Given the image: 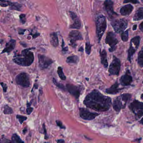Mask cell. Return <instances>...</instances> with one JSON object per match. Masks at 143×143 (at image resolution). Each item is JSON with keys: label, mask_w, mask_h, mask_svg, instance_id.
I'll use <instances>...</instances> for the list:
<instances>
[{"label": "cell", "mask_w": 143, "mask_h": 143, "mask_svg": "<svg viewBox=\"0 0 143 143\" xmlns=\"http://www.w3.org/2000/svg\"><path fill=\"white\" fill-rule=\"evenodd\" d=\"M83 103L86 107L98 112L108 110L112 105L110 97L104 95L97 90H94L88 94Z\"/></svg>", "instance_id": "cell-1"}, {"label": "cell", "mask_w": 143, "mask_h": 143, "mask_svg": "<svg viewBox=\"0 0 143 143\" xmlns=\"http://www.w3.org/2000/svg\"><path fill=\"white\" fill-rule=\"evenodd\" d=\"M33 48L22 50L21 54H16L13 56V61L17 65L22 66H29L34 61V55L30 50Z\"/></svg>", "instance_id": "cell-2"}, {"label": "cell", "mask_w": 143, "mask_h": 143, "mask_svg": "<svg viewBox=\"0 0 143 143\" xmlns=\"http://www.w3.org/2000/svg\"><path fill=\"white\" fill-rule=\"evenodd\" d=\"M96 26L97 36L99 42L107 28V21L104 16L100 15L97 18Z\"/></svg>", "instance_id": "cell-3"}, {"label": "cell", "mask_w": 143, "mask_h": 143, "mask_svg": "<svg viewBox=\"0 0 143 143\" xmlns=\"http://www.w3.org/2000/svg\"><path fill=\"white\" fill-rule=\"evenodd\" d=\"M111 25L115 33H120L123 32L127 27L128 21L125 19H116L111 22Z\"/></svg>", "instance_id": "cell-4"}, {"label": "cell", "mask_w": 143, "mask_h": 143, "mask_svg": "<svg viewBox=\"0 0 143 143\" xmlns=\"http://www.w3.org/2000/svg\"><path fill=\"white\" fill-rule=\"evenodd\" d=\"M129 109L135 114L138 119L143 116V102L134 100L129 105Z\"/></svg>", "instance_id": "cell-5"}, {"label": "cell", "mask_w": 143, "mask_h": 143, "mask_svg": "<svg viewBox=\"0 0 143 143\" xmlns=\"http://www.w3.org/2000/svg\"><path fill=\"white\" fill-rule=\"evenodd\" d=\"M140 42V37L137 36L132 38L130 42V48L128 50V60L131 62L132 57L139 48Z\"/></svg>", "instance_id": "cell-6"}, {"label": "cell", "mask_w": 143, "mask_h": 143, "mask_svg": "<svg viewBox=\"0 0 143 143\" xmlns=\"http://www.w3.org/2000/svg\"><path fill=\"white\" fill-rule=\"evenodd\" d=\"M16 82L18 85L24 88L29 87L30 85L29 75L25 72H22L16 77Z\"/></svg>", "instance_id": "cell-7"}, {"label": "cell", "mask_w": 143, "mask_h": 143, "mask_svg": "<svg viewBox=\"0 0 143 143\" xmlns=\"http://www.w3.org/2000/svg\"><path fill=\"white\" fill-rule=\"evenodd\" d=\"M105 42L109 45L110 48L109 51L113 52L116 50V45L118 43V40L116 34L113 32L107 33L105 38Z\"/></svg>", "instance_id": "cell-8"}, {"label": "cell", "mask_w": 143, "mask_h": 143, "mask_svg": "<svg viewBox=\"0 0 143 143\" xmlns=\"http://www.w3.org/2000/svg\"><path fill=\"white\" fill-rule=\"evenodd\" d=\"M121 63L120 60L115 56H113V60L109 67V71L110 75L118 76L120 70Z\"/></svg>", "instance_id": "cell-9"}, {"label": "cell", "mask_w": 143, "mask_h": 143, "mask_svg": "<svg viewBox=\"0 0 143 143\" xmlns=\"http://www.w3.org/2000/svg\"><path fill=\"white\" fill-rule=\"evenodd\" d=\"M38 58L39 67L41 69H47L53 63V61L50 58L43 55L38 54Z\"/></svg>", "instance_id": "cell-10"}, {"label": "cell", "mask_w": 143, "mask_h": 143, "mask_svg": "<svg viewBox=\"0 0 143 143\" xmlns=\"http://www.w3.org/2000/svg\"><path fill=\"white\" fill-rule=\"evenodd\" d=\"M99 114L97 113H92L85 108H79V115L81 118L85 120H92L98 116Z\"/></svg>", "instance_id": "cell-11"}, {"label": "cell", "mask_w": 143, "mask_h": 143, "mask_svg": "<svg viewBox=\"0 0 143 143\" xmlns=\"http://www.w3.org/2000/svg\"><path fill=\"white\" fill-rule=\"evenodd\" d=\"M69 36L70 39V45L74 48H76V41L83 39L81 33L78 31H71L69 33Z\"/></svg>", "instance_id": "cell-12"}, {"label": "cell", "mask_w": 143, "mask_h": 143, "mask_svg": "<svg viewBox=\"0 0 143 143\" xmlns=\"http://www.w3.org/2000/svg\"><path fill=\"white\" fill-rule=\"evenodd\" d=\"M104 9L107 12L108 17L112 18L114 16L118 15L114 11L113 2L112 0H106L104 3Z\"/></svg>", "instance_id": "cell-13"}, {"label": "cell", "mask_w": 143, "mask_h": 143, "mask_svg": "<svg viewBox=\"0 0 143 143\" xmlns=\"http://www.w3.org/2000/svg\"><path fill=\"white\" fill-rule=\"evenodd\" d=\"M0 6L5 7L8 6L10 7V9L21 11L22 5L17 2H12L7 0H0Z\"/></svg>", "instance_id": "cell-14"}, {"label": "cell", "mask_w": 143, "mask_h": 143, "mask_svg": "<svg viewBox=\"0 0 143 143\" xmlns=\"http://www.w3.org/2000/svg\"><path fill=\"white\" fill-rule=\"evenodd\" d=\"M68 91L70 94L74 96L76 99H78L81 92V89L80 86H76L72 84H66V86Z\"/></svg>", "instance_id": "cell-15"}, {"label": "cell", "mask_w": 143, "mask_h": 143, "mask_svg": "<svg viewBox=\"0 0 143 143\" xmlns=\"http://www.w3.org/2000/svg\"><path fill=\"white\" fill-rule=\"evenodd\" d=\"M126 105V103L122 100L120 96L116 97L113 103V108L117 112H120L121 109L125 108Z\"/></svg>", "instance_id": "cell-16"}, {"label": "cell", "mask_w": 143, "mask_h": 143, "mask_svg": "<svg viewBox=\"0 0 143 143\" xmlns=\"http://www.w3.org/2000/svg\"><path fill=\"white\" fill-rule=\"evenodd\" d=\"M133 81V78L131 75L130 71L127 70L125 74L122 76L120 78V84L123 86H128L131 84Z\"/></svg>", "instance_id": "cell-17"}, {"label": "cell", "mask_w": 143, "mask_h": 143, "mask_svg": "<svg viewBox=\"0 0 143 143\" xmlns=\"http://www.w3.org/2000/svg\"><path fill=\"white\" fill-rule=\"evenodd\" d=\"M70 15L73 21V23L70 25V28L77 29H80L81 27V22L78 16L74 12H70Z\"/></svg>", "instance_id": "cell-18"}, {"label": "cell", "mask_w": 143, "mask_h": 143, "mask_svg": "<svg viewBox=\"0 0 143 143\" xmlns=\"http://www.w3.org/2000/svg\"><path fill=\"white\" fill-rule=\"evenodd\" d=\"M16 43V41L14 40H11L8 42H7L5 48L2 51L1 54L4 53H9L11 52L13 50L15 47Z\"/></svg>", "instance_id": "cell-19"}, {"label": "cell", "mask_w": 143, "mask_h": 143, "mask_svg": "<svg viewBox=\"0 0 143 143\" xmlns=\"http://www.w3.org/2000/svg\"><path fill=\"white\" fill-rule=\"evenodd\" d=\"M119 84L118 82H115L114 84H113L110 87L106 90V92L107 94H115L118 93L120 90H123L122 88H120L119 87Z\"/></svg>", "instance_id": "cell-20"}, {"label": "cell", "mask_w": 143, "mask_h": 143, "mask_svg": "<svg viewBox=\"0 0 143 143\" xmlns=\"http://www.w3.org/2000/svg\"><path fill=\"white\" fill-rule=\"evenodd\" d=\"M134 9V7L131 4H128L120 8V13L122 16H127L131 13Z\"/></svg>", "instance_id": "cell-21"}, {"label": "cell", "mask_w": 143, "mask_h": 143, "mask_svg": "<svg viewBox=\"0 0 143 143\" xmlns=\"http://www.w3.org/2000/svg\"><path fill=\"white\" fill-rule=\"evenodd\" d=\"M99 54L101 58V63L105 68H107L108 66V63L107 60V52L105 50H100Z\"/></svg>", "instance_id": "cell-22"}, {"label": "cell", "mask_w": 143, "mask_h": 143, "mask_svg": "<svg viewBox=\"0 0 143 143\" xmlns=\"http://www.w3.org/2000/svg\"><path fill=\"white\" fill-rule=\"evenodd\" d=\"M50 42L54 47H57L59 45V40L57 34L55 33H51L50 34Z\"/></svg>", "instance_id": "cell-23"}, {"label": "cell", "mask_w": 143, "mask_h": 143, "mask_svg": "<svg viewBox=\"0 0 143 143\" xmlns=\"http://www.w3.org/2000/svg\"><path fill=\"white\" fill-rule=\"evenodd\" d=\"M143 19V7L140 8L137 10L134 16L133 20L134 21H138Z\"/></svg>", "instance_id": "cell-24"}, {"label": "cell", "mask_w": 143, "mask_h": 143, "mask_svg": "<svg viewBox=\"0 0 143 143\" xmlns=\"http://www.w3.org/2000/svg\"><path fill=\"white\" fill-rule=\"evenodd\" d=\"M79 61V58L78 56L74 55L67 57L66 61L67 63L77 64Z\"/></svg>", "instance_id": "cell-25"}, {"label": "cell", "mask_w": 143, "mask_h": 143, "mask_svg": "<svg viewBox=\"0 0 143 143\" xmlns=\"http://www.w3.org/2000/svg\"><path fill=\"white\" fill-rule=\"evenodd\" d=\"M12 143H24V141L21 140L17 134H14L12 135Z\"/></svg>", "instance_id": "cell-26"}, {"label": "cell", "mask_w": 143, "mask_h": 143, "mask_svg": "<svg viewBox=\"0 0 143 143\" xmlns=\"http://www.w3.org/2000/svg\"><path fill=\"white\" fill-rule=\"evenodd\" d=\"M120 97L122 100L127 104L131 99V95L129 94H123L120 95Z\"/></svg>", "instance_id": "cell-27"}, {"label": "cell", "mask_w": 143, "mask_h": 143, "mask_svg": "<svg viewBox=\"0 0 143 143\" xmlns=\"http://www.w3.org/2000/svg\"><path fill=\"white\" fill-rule=\"evenodd\" d=\"M138 63L141 67H143V49L139 52L138 55Z\"/></svg>", "instance_id": "cell-28"}, {"label": "cell", "mask_w": 143, "mask_h": 143, "mask_svg": "<svg viewBox=\"0 0 143 143\" xmlns=\"http://www.w3.org/2000/svg\"><path fill=\"white\" fill-rule=\"evenodd\" d=\"M57 73L59 77L61 78V80H65L66 79V77L65 76L63 73V69L62 67L59 66L57 68Z\"/></svg>", "instance_id": "cell-29"}, {"label": "cell", "mask_w": 143, "mask_h": 143, "mask_svg": "<svg viewBox=\"0 0 143 143\" xmlns=\"http://www.w3.org/2000/svg\"><path fill=\"white\" fill-rule=\"evenodd\" d=\"M4 113L5 114H12L13 113V111L12 108L8 105H6L4 107Z\"/></svg>", "instance_id": "cell-30"}, {"label": "cell", "mask_w": 143, "mask_h": 143, "mask_svg": "<svg viewBox=\"0 0 143 143\" xmlns=\"http://www.w3.org/2000/svg\"><path fill=\"white\" fill-rule=\"evenodd\" d=\"M121 39L123 42H127L128 39V31H125L121 34Z\"/></svg>", "instance_id": "cell-31"}, {"label": "cell", "mask_w": 143, "mask_h": 143, "mask_svg": "<svg viewBox=\"0 0 143 143\" xmlns=\"http://www.w3.org/2000/svg\"><path fill=\"white\" fill-rule=\"evenodd\" d=\"M92 45L90 44V42H87L85 45V51L86 53L88 55H90L91 52Z\"/></svg>", "instance_id": "cell-32"}, {"label": "cell", "mask_w": 143, "mask_h": 143, "mask_svg": "<svg viewBox=\"0 0 143 143\" xmlns=\"http://www.w3.org/2000/svg\"><path fill=\"white\" fill-rule=\"evenodd\" d=\"M53 82L54 84H55V86H57L58 88L61 89V90H63L65 91V87L63 84L59 83V82H57L55 78H53Z\"/></svg>", "instance_id": "cell-33"}, {"label": "cell", "mask_w": 143, "mask_h": 143, "mask_svg": "<svg viewBox=\"0 0 143 143\" xmlns=\"http://www.w3.org/2000/svg\"><path fill=\"white\" fill-rule=\"evenodd\" d=\"M16 118H17L18 119V120L19 121L20 123L21 124H22L23 123V122H24L25 121H26L27 120V117L25 116H23V115H19V114H18L16 116Z\"/></svg>", "instance_id": "cell-34"}, {"label": "cell", "mask_w": 143, "mask_h": 143, "mask_svg": "<svg viewBox=\"0 0 143 143\" xmlns=\"http://www.w3.org/2000/svg\"><path fill=\"white\" fill-rule=\"evenodd\" d=\"M128 3H131L133 4H137L140 3L138 0H124L123 1L124 4H127Z\"/></svg>", "instance_id": "cell-35"}, {"label": "cell", "mask_w": 143, "mask_h": 143, "mask_svg": "<svg viewBox=\"0 0 143 143\" xmlns=\"http://www.w3.org/2000/svg\"><path fill=\"white\" fill-rule=\"evenodd\" d=\"M20 19L21 23L22 24H25L26 22V15L24 14H21L19 16Z\"/></svg>", "instance_id": "cell-36"}, {"label": "cell", "mask_w": 143, "mask_h": 143, "mask_svg": "<svg viewBox=\"0 0 143 143\" xmlns=\"http://www.w3.org/2000/svg\"><path fill=\"white\" fill-rule=\"evenodd\" d=\"M56 124L57 125V126L59 127V128L61 129H65L66 128V127H65V126H64L62 123L61 121L60 120H56Z\"/></svg>", "instance_id": "cell-37"}, {"label": "cell", "mask_w": 143, "mask_h": 143, "mask_svg": "<svg viewBox=\"0 0 143 143\" xmlns=\"http://www.w3.org/2000/svg\"><path fill=\"white\" fill-rule=\"evenodd\" d=\"M61 47L62 48V51L64 53L68 51V50H69L68 47L65 46V42H64L63 40H62V43Z\"/></svg>", "instance_id": "cell-38"}, {"label": "cell", "mask_w": 143, "mask_h": 143, "mask_svg": "<svg viewBox=\"0 0 143 143\" xmlns=\"http://www.w3.org/2000/svg\"><path fill=\"white\" fill-rule=\"evenodd\" d=\"M42 127H43V133H44V134H45V139H49V137H48V134H47V132L46 128H45V123L43 124Z\"/></svg>", "instance_id": "cell-39"}, {"label": "cell", "mask_w": 143, "mask_h": 143, "mask_svg": "<svg viewBox=\"0 0 143 143\" xmlns=\"http://www.w3.org/2000/svg\"><path fill=\"white\" fill-rule=\"evenodd\" d=\"M0 85L2 86V88H3V91L4 92H6L7 91V89L8 88V86L7 85V84H6L5 83H3V82H1L0 83Z\"/></svg>", "instance_id": "cell-40"}, {"label": "cell", "mask_w": 143, "mask_h": 143, "mask_svg": "<svg viewBox=\"0 0 143 143\" xmlns=\"http://www.w3.org/2000/svg\"><path fill=\"white\" fill-rule=\"evenodd\" d=\"M27 110H26V112H27V114L28 115H29L31 114V113L33 112V108L31 107L30 106H27Z\"/></svg>", "instance_id": "cell-41"}, {"label": "cell", "mask_w": 143, "mask_h": 143, "mask_svg": "<svg viewBox=\"0 0 143 143\" xmlns=\"http://www.w3.org/2000/svg\"><path fill=\"white\" fill-rule=\"evenodd\" d=\"M25 30L23 29H20L19 30V33L20 34H24V32L25 31H24Z\"/></svg>", "instance_id": "cell-42"}, {"label": "cell", "mask_w": 143, "mask_h": 143, "mask_svg": "<svg viewBox=\"0 0 143 143\" xmlns=\"http://www.w3.org/2000/svg\"><path fill=\"white\" fill-rule=\"evenodd\" d=\"M139 29L141 30L142 31H143V22H142L140 24V25L139 26Z\"/></svg>", "instance_id": "cell-43"}, {"label": "cell", "mask_w": 143, "mask_h": 143, "mask_svg": "<svg viewBox=\"0 0 143 143\" xmlns=\"http://www.w3.org/2000/svg\"><path fill=\"white\" fill-rule=\"evenodd\" d=\"M57 143H64L65 141L63 139H58L57 141Z\"/></svg>", "instance_id": "cell-44"}, {"label": "cell", "mask_w": 143, "mask_h": 143, "mask_svg": "<svg viewBox=\"0 0 143 143\" xmlns=\"http://www.w3.org/2000/svg\"><path fill=\"white\" fill-rule=\"evenodd\" d=\"M78 51L82 52H84V48H83V47H81L78 49Z\"/></svg>", "instance_id": "cell-45"}, {"label": "cell", "mask_w": 143, "mask_h": 143, "mask_svg": "<svg viewBox=\"0 0 143 143\" xmlns=\"http://www.w3.org/2000/svg\"><path fill=\"white\" fill-rule=\"evenodd\" d=\"M137 25H134L133 27V30L134 31H135L137 29Z\"/></svg>", "instance_id": "cell-46"}, {"label": "cell", "mask_w": 143, "mask_h": 143, "mask_svg": "<svg viewBox=\"0 0 143 143\" xmlns=\"http://www.w3.org/2000/svg\"><path fill=\"white\" fill-rule=\"evenodd\" d=\"M27 128H25L23 130V131H22V133H23V134H25V133L27 132Z\"/></svg>", "instance_id": "cell-47"}, {"label": "cell", "mask_w": 143, "mask_h": 143, "mask_svg": "<svg viewBox=\"0 0 143 143\" xmlns=\"http://www.w3.org/2000/svg\"><path fill=\"white\" fill-rule=\"evenodd\" d=\"M139 123H140V124H142V125H143V118H142L141 120L139 121Z\"/></svg>", "instance_id": "cell-48"}, {"label": "cell", "mask_w": 143, "mask_h": 143, "mask_svg": "<svg viewBox=\"0 0 143 143\" xmlns=\"http://www.w3.org/2000/svg\"><path fill=\"white\" fill-rule=\"evenodd\" d=\"M141 99H143V94H141Z\"/></svg>", "instance_id": "cell-49"}, {"label": "cell", "mask_w": 143, "mask_h": 143, "mask_svg": "<svg viewBox=\"0 0 143 143\" xmlns=\"http://www.w3.org/2000/svg\"><path fill=\"white\" fill-rule=\"evenodd\" d=\"M141 0V2H142L143 3V0Z\"/></svg>", "instance_id": "cell-50"}]
</instances>
